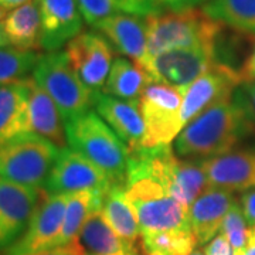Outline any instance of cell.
I'll return each instance as SVG.
<instances>
[{
    "label": "cell",
    "instance_id": "cell-33",
    "mask_svg": "<svg viewBox=\"0 0 255 255\" xmlns=\"http://www.w3.org/2000/svg\"><path fill=\"white\" fill-rule=\"evenodd\" d=\"M204 255H233V248L227 238L223 234H219L209 241L203 248Z\"/></svg>",
    "mask_w": 255,
    "mask_h": 255
},
{
    "label": "cell",
    "instance_id": "cell-5",
    "mask_svg": "<svg viewBox=\"0 0 255 255\" xmlns=\"http://www.w3.org/2000/svg\"><path fill=\"white\" fill-rule=\"evenodd\" d=\"M31 77L54 101L64 125L91 111L95 104L98 92L81 81L64 50L41 55Z\"/></svg>",
    "mask_w": 255,
    "mask_h": 255
},
{
    "label": "cell",
    "instance_id": "cell-12",
    "mask_svg": "<svg viewBox=\"0 0 255 255\" xmlns=\"http://www.w3.org/2000/svg\"><path fill=\"white\" fill-rule=\"evenodd\" d=\"M67 58L81 81L101 92L112 67V46L98 31H84L65 46Z\"/></svg>",
    "mask_w": 255,
    "mask_h": 255
},
{
    "label": "cell",
    "instance_id": "cell-11",
    "mask_svg": "<svg viewBox=\"0 0 255 255\" xmlns=\"http://www.w3.org/2000/svg\"><path fill=\"white\" fill-rule=\"evenodd\" d=\"M46 194L44 189L0 179V255L21 238Z\"/></svg>",
    "mask_w": 255,
    "mask_h": 255
},
{
    "label": "cell",
    "instance_id": "cell-41",
    "mask_svg": "<svg viewBox=\"0 0 255 255\" xmlns=\"http://www.w3.org/2000/svg\"><path fill=\"white\" fill-rule=\"evenodd\" d=\"M7 16V10H4L3 7H0V21L4 20V17Z\"/></svg>",
    "mask_w": 255,
    "mask_h": 255
},
{
    "label": "cell",
    "instance_id": "cell-34",
    "mask_svg": "<svg viewBox=\"0 0 255 255\" xmlns=\"http://www.w3.org/2000/svg\"><path fill=\"white\" fill-rule=\"evenodd\" d=\"M240 206L243 209L244 217H246L248 226H255V189L246 191L241 199H240Z\"/></svg>",
    "mask_w": 255,
    "mask_h": 255
},
{
    "label": "cell",
    "instance_id": "cell-14",
    "mask_svg": "<svg viewBox=\"0 0 255 255\" xmlns=\"http://www.w3.org/2000/svg\"><path fill=\"white\" fill-rule=\"evenodd\" d=\"M70 194H48L43 197L27 230L3 255H36L50 250L63 226Z\"/></svg>",
    "mask_w": 255,
    "mask_h": 255
},
{
    "label": "cell",
    "instance_id": "cell-27",
    "mask_svg": "<svg viewBox=\"0 0 255 255\" xmlns=\"http://www.w3.org/2000/svg\"><path fill=\"white\" fill-rule=\"evenodd\" d=\"M102 193L97 191H78V193H71L68 196L67 207H65V214H64V221L58 237L55 238L54 244L51 248L57 247L68 246L74 243L80 231H81L84 223L90 217L92 211L100 210L102 207V200H104ZM50 248V250H51Z\"/></svg>",
    "mask_w": 255,
    "mask_h": 255
},
{
    "label": "cell",
    "instance_id": "cell-40",
    "mask_svg": "<svg viewBox=\"0 0 255 255\" xmlns=\"http://www.w3.org/2000/svg\"><path fill=\"white\" fill-rule=\"evenodd\" d=\"M9 38L6 36V31H4V24H3V20L0 21V48L3 47H9Z\"/></svg>",
    "mask_w": 255,
    "mask_h": 255
},
{
    "label": "cell",
    "instance_id": "cell-16",
    "mask_svg": "<svg viewBox=\"0 0 255 255\" xmlns=\"http://www.w3.org/2000/svg\"><path fill=\"white\" fill-rule=\"evenodd\" d=\"M41 20V50L60 51L82 30L77 0H36Z\"/></svg>",
    "mask_w": 255,
    "mask_h": 255
},
{
    "label": "cell",
    "instance_id": "cell-39",
    "mask_svg": "<svg viewBox=\"0 0 255 255\" xmlns=\"http://www.w3.org/2000/svg\"><path fill=\"white\" fill-rule=\"evenodd\" d=\"M240 255H255V236L254 233L251 231V228H250V234H248V241H247L246 248H244V251Z\"/></svg>",
    "mask_w": 255,
    "mask_h": 255
},
{
    "label": "cell",
    "instance_id": "cell-38",
    "mask_svg": "<svg viewBox=\"0 0 255 255\" xmlns=\"http://www.w3.org/2000/svg\"><path fill=\"white\" fill-rule=\"evenodd\" d=\"M31 0H0V7H3L4 10H13L18 7V6H23Z\"/></svg>",
    "mask_w": 255,
    "mask_h": 255
},
{
    "label": "cell",
    "instance_id": "cell-13",
    "mask_svg": "<svg viewBox=\"0 0 255 255\" xmlns=\"http://www.w3.org/2000/svg\"><path fill=\"white\" fill-rule=\"evenodd\" d=\"M243 84L240 71L217 63L209 73L201 75L183 92V128L206 110L221 101L233 98L236 88Z\"/></svg>",
    "mask_w": 255,
    "mask_h": 255
},
{
    "label": "cell",
    "instance_id": "cell-28",
    "mask_svg": "<svg viewBox=\"0 0 255 255\" xmlns=\"http://www.w3.org/2000/svg\"><path fill=\"white\" fill-rule=\"evenodd\" d=\"M201 10L226 27L255 36V0H206Z\"/></svg>",
    "mask_w": 255,
    "mask_h": 255
},
{
    "label": "cell",
    "instance_id": "cell-26",
    "mask_svg": "<svg viewBox=\"0 0 255 255\" xmlns=\"http://www.w3.org/2000/svg\"><path fill=\"white\" fill-rule=\"evenodd\" d=\"M150 84H153L150 77L135 61L118 57L112 63L102 92L121 100L139 101Z\"/></svg>",
    "mask_w": 255,
    "mask_h": 255
},
{
    "label": "cell",
    "instance_id": "cell-20",
    "mask_svg": "<svg viewBox=\"0 0 255 255\" xmlns=\"http://www.w3.org/2000/svg\"><path fill=\"white\" fill-rule=\"evenodd\" d=\"M33 77L0 87V145L28 133V100Z\"/></svg>",
    "mask_w": 255,
    "mask_h": 255
},
{
    "label": "cell",
    "instance_id": "cell-9",
    "mask_svg": "<svg viewBox=\"0 0 255 255\" xmlns=\"http://www.w3.org/2000/svg\"><path fill=\"white\" fill-rule=\"evenodd\" d=\"M217 64L216 53L210 48H180L156 57H147L137 64L153 82L173 87L184 92L201 75Z\"/></svg>",
    "mask_w": 255,
    "mask_h": 255
},
{
    "label": "cell",
    "instance_id": "cell-42",
    "mask_svg": "<svg viewBox=\"0 0 255 255\" xmlns=\"http://www.w3.org/2000/svg\"><path fill=\"white\" fill-rule=\"evenodd\" d=\"M190 255H204L203 254V251H199V250H194Z\"/></svg>",
    "mask_w": 255,
    "mask_h": 255
},
{
    "label": "cell",
    "instance_id": "cell-35",
    "mask_svg": "<svg viewBox=\"0 0 255 255\" xmlns=\"http://www.w3.org/2000/svg\"><path fill=\"white\" fill-rule=\"evenodd\" d=\"M159 1L163 6V9L170 11H184V10L196 9L206 0H159Z\"/></svg>",
    "mask_w": 255,
    "mask_h": 255
},
{
    "label": "cell",
    "instance_id": "cell-6",
    "mask_svg": "<svg viewBox=\"0 0 255 255\" xmlns=\"http://www.w3.org/2000/svg\"><path fill=\"white\" fill-rule=\"evenodd\" d=\"M60 147L36 133H24L0 145V179L44 189Z\"/></svg>",
    "mask_w": 255,
    "mask_h": 255
},
{
    "label": "cell",
    "instance_id": "cell-10",
    "mask_svg": "<svg viewBox=\"0 0 255 255\" xmlns=\"http://www.w3.org/2000/svg\"><path fill=\"white\" fill-rule=\"evenodd\" d=\"M112 186L110 176L101 167L73 149L64 147L58 153L44 190L48 194H71L78 191L107 194Z\"/></svg>",
    "mask_w": 255,
    "mask_h": 255
},
{
    "label": "cell",
    "instance_id": "cell-18",
    "mask_svg": "<svg viewBox=\"0 0 255 255\" xmlns=\"http://www.w3.org/2000/svg\"><path fill=\"white\" fill-rule=\"evenodd\" d=\"M95 111L129 150L142 147L145 137V124L139 108V101H127L98 92L95 97Z\"/></svg>",
    "mask_w": 255,
    "mask_h": 255
},
{
    "label": "cell",
    "instance_id": "cell-31",
    "mask_svg": "<svg viewBox=\"0 0 255 255\" xmlns=\"http://www.w3.org/2000/svg\"><path fill=\"white\" fill-rule=\"evenodd\" d=\"M220 234H223L230 241L233 255H240L244 251L248 241L250 227L240 206V200L236 201L233 207L228 210L227 216L220 228Z\"/></svg>",
    "mask_w": 255,
    "mask_h": 255
},
{
    "label": "cell",
    "instance_id": "cell-8",
    "mask_svg": "<svg viewBox=\"0 0 255 255\" xmlns=\"http://www.w3.org/2000/svg\"><path fill=\"white\" fill-rule=\"evenodd\" d=\"M183 92L160 82L146 87L139 100L145 124L143 147L170 145L182 132Z\"/></svg>",
    "mask_w": 255,
    "mask_h": 255
},
{
    "label": "cell",
    "instance_id": "cell-7",
    "mask_svg": "<svg viewBox=\"0 0 255 255\" xmlns=\"http://www.w3.org/2000/svg\"><path fill=\"white\" fill-rule=\"evenodd\" d=\"M125 194L136 214L140 233L191 230L190 209L176 200L153 179L142 177L129 182Z\"/></svg>",
    "mask_w": 255,
    "mask_h": 255
},
{
    "label": "cell",
    "instance_id": "cell-22",
    "mask_svg": "<svg viewBox=\"0 0 255 255\" xmlns=\"http://www.w3.org/2000/svg\"><path fill=\"white\" fill-rule=\"evenodd\" d=\"M84 255L133 254V250L119 237L107 221L102 210H95L84 223L77 237Z\"/></svg>",
    "mask_w": 255,
    "mask_h": 255
},
{
    "label": "cell",
    "instance_id": "cell-44",
    "mask_svg": "<svg viewBox=\"0 0 255 255\" xmlns=\"http://www.w3.org/2000/svg\"><path fill=\"white\" fill-rule=\"evenodd\" d=\"M135 255H143V254H142V253H136V254H135Z\"/></svg>",
    "mask_w": 255,
    "mask_h": 255
},
{
    "label": "cell",
    "instance_id": "cell-2",
    "mask_svg": "<svg viewBox=\"0 0 255 255\" xmlns=\"http://www.w3.org/2000/svg\"><path fill=\"white\" fill-rule=\"evenodd\" d=\"M142 177L160 183L187 209L209 187L201 160L179 159L170 145L129 150L127 184Z\"/></svg>",
    "mask_w": 255,
    "mask_h": 255
},
{
    "label": "cell",
    "instance_id": "cell-4",
    "mask_svg": "<svg viewBox=\"0 0 255 255\" xmlns=\"http://www.w3.org/2000/svg\"><path fill=\"white\" fill-rule=\"evenodd\" d=\"M224 27L201 9L150 16L147 17V53L149 57H156L180 48L214 50Z\"/></svg>",
    "mask_w": 255,
    "mask_h": 255
},
{
    "label": "cell",
    "instance_id": "cell-3",
    "mask_svg": "<svg viewBox=\"0 0 255 255\" xmlns=\"http://www.w3.org/2000/svg\"><path fill=\"white\" fill-rule=\"evenodd\" d=\"M64 127L70 149L101 167L114 184L127 187L129 149L95 111H88Z\"/></svg>",
    "mask_w": 255,
    "mask_h": 255
},
{
    "label": "cell",
    "instance_id": "cell-15",
    "mask_svg": "<svg viewBox=\"0 0 255 255\" xmlns=\"http://www.w3.org/2000/svg\"><path fill=\"white\" fill-rule=\"evenodd\" d=\"M201 163L209 187L231 193L255 189V147H234Z\"/></svg>",
    "mask_w": 255,
    "mask_h": 255
},
{
    "label": "cell",
    "instance_id": "cell-23",
    "mask_svg": "<svg viewBox=\"0 0 255 255\" xmlns=\"http://www.w3.org/2000/svg\"><path fill=\"white\" fill-rule=\"evenodd\" d=\"M3 24L11 47L31 51L41 48V20L36 0L10 10Z\"/></svg>",
    "mask_w": 255,
    "mask_h": 255
},
{
    "label": "cell",
    "instance_id": "cell-17",
    "mask_svg": "<svg viewBox=\"0 0 255 255\" xmlns=\"http://www.w3.org/2000/svg\"><path fill=\"white\" fill-rule=\"evenodd\" d=\"M92 27L105 37L119 54L127 55L136 64H142L149 57L147 17L115 14L100 20Z\"/></svg>",
    "mask_w": 255,
    "mask_h": 255
},
{
    "label": "cell",
    "instance_id": "cell-24",
    "mask_svg": "<svg viewBox=\"0 0 255 255\" xmlns=\"http://www.w3.org/2000/svg\"><path fill=\"white\" fill-rule=\"evenodd\" d=\"M102 213L114 231L122 238L128 246L137 250V236L140 233L136 214L128 201L125 186L114 184L102 200Z\"/></svg>",
    "mask_w": 255,
    "mask_h": 255
},
{
    "label": "cell",
    "instance_id": "cell-21",
    "mask_svg": "<svg viewBox=\"0 0 255 255\" xmlns=\"http://www.w3.org/2000/svg\"><path fill=\"white\" fill-rule=\"evenodd\" d=\"M28 133L46 137L60 149L67 146L65 127L55 102L33 78L28 100Z\"/></svg>",
    "mask_w": 255,
    "mask_h": 255
},
{
    "label": "cell",
    "instance_id": "cell-25",
    "mask_svg": "<svg viewBox=\"0 0 255 255\" xmlns=\"http://www.w3.org/2000/svg\"><path fill=\"white\" fill-rule=\"evenodd\" d=\"M77 3L90 26L115 14L150 17L162 14L164 10L159 0H77Z\"/></svg>",
    "mask_w": 255,
    "mask_h": 255
},
{
    "label": "cell",
    "instance_id": "cell-36",
    "mask_svg": "<svg viewBox=\"0 0 255 255\" xmlns=\"http://www.w3.org/2000/svg\"><path fill=\"white\" fill-rule=\"evenodd\" d=\"M240 75H241L243 84L255 81V46L253 51L250 53V55L247 57L243 67L240 68Z\"/></svg>",
    "mask_w": 255,
    "mask_h": 255
},
{
    "label": "cell",
    "instance_id": "cell-32",
    "mask_svg": "<svg viewBox=\"0 0 255 255\" xmlns=\"http://www.w3.org/2000/svg\"><path fill=\"white\" fill-rule=\"evenodd\" d=\"M233 98L246 110L248 117L255 124V81L244 82L241 88L236 90Z\"/></svg>",
    "mask_w": 255,
    "mask_h": 255
},
{
    "label": "cell",
    "instance_id": "cell-43",
    "mask_svg": "<svg viewBox=\"0 0 255 255\" xmlns=\"http://www.w3.org/2000/svg\"><path fill=\"white\" fill-rule=\"evenodd\" d=\"M137 253H139V251H137ZM136 254V253H133V254H117V255H135Z\"/></svg>",
    "mask_w": 255,
    "mask_h": 255
},
{
    "label": "cell",
    "instance_id": "cell-37",
    "mask_svg": "<svg viewBox=\"0 0 255 255\" xmlns=\"http://www.w3.org/2000/svg\"><path fill=\"white\" fill-rule=\"evenodd\" d=\"M36 255H84L81 247L78 244V241L75 240L74 243L68 244V246L57 247V248H51V250H46L43 253H38Z\"/></svg>",
    "mask_w": 255,
    "mask_h": 255
},
{
    "label": "cell",
    "instance_id": "cell-19",
    "mask_svg": "<svg viewBox=\"0 0 255 255\" xmlns=\"http://www.w3.org/2000/svg\"><path fill=\"white\" fill-rule=\"evenodd\" d=\"M238 201L227 190L207 187L190 207V227L197 246H206L217 236L228 210Z\"/></svg>",
    "mask_w": 255,
    "mask_h": 255
},
{
    "label": "cell",
    "instance_id": "cell-29",
    "mask_svg": "<svg viewBox=\"0 0 255 255\" xmlns=\"http://www.w3.org/2000/svg\"><path fill=\"white\" fill-rule=\"evenodd\" d=\"M191 230H167L140 233V253L143 255H190L196 247Z\"/></svg>",
    "mask_w": 255,
    "mask_h": 255
},
{
    "label": "cell",
    "instance_id": "cell-30",
    "mask_svg": "<svg viewBox=\"0 0 255 255\" xmlns=\"http://www.w3.org/2000/svg\"><path fill=\"white\" fill-rule=\"evenodd\" d=\"M41 54L31 50H20L16 47L0 48V87L27 78L33 74Z\"/></svg>",
    "mask_w": 255,
    "mask_h": 255
},
{
    "label": "cell",
    "instance_id": "cell-1",
    "mask_svg": "<svg viewBox=\"0 0 255 255\" xmlns=\"http://www.w3.org/2000/svg\"><path fill=\"white\" fill-rule=\"evenodd\" d=\"M255 133V124L234 98L221 101L183 128L174 139L176 155L206 160L234 149Z\"/></svg>",
    "mask_w": 255,
    "mask_h": 255
}]
</instances>
